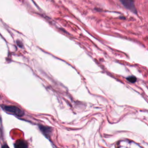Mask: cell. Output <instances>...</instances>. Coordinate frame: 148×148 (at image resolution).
I'll return each mask as SVG.
<instances>
[{
	"mask_svg": "<svg viewBox=\"0 0 148 148\" xmlns=\"http://www.w3.org/2000/svg\"><path fill=\"white\" fill-rule=\"evenodd\" d=\"M39 128L46 138H50V135L53 132V128L52 127L43 125H39Z\"/></svg>",
	"mask_w": 148,
	"mask_h": 148,
	"instance_id": "cell-3",
	"label": "cell"
},
{
	"mask_svg": "<svg viewBox=\"0 0 148 148\" xmlns=\"http://www.w3.org/2000/svg\"><path fill=\"white\" fill-rule=\"evenodd\" d=\"M127 80L131 83H135L137 81V78L134 76H131V77H127Z\"/></svg>",
	"mask_w": 148,
	"mask_h": 148,
	"instance_id": "cell-5",
	"label": "cell"
},
{
	"mask_svg": "<svg viewBox=\"0 0 148 148\" xmlns=\"http://www.w3.org/2000/svg\"><path fill=\"white\" fill-rule=\"evenodd\" d=\"M2 148H10V147H9V146H8V145L4 144V145H3L2 146Z\"/></svg>",
	"mask_w": 148,
	"mask_h": 148,
	"instance_id": "cell-6",
	"label": "cell"
},
{
	"mask_svg": "<svg viewBox=\"0 0 148 148\" xmlns=\"http://www.w3.org/2000/svg\"><path fill=\"white\" fill-rule=\"evenodd\" d=\"M2 108L5 112L14 115L18 117H22L24 115L25 113L24 111L20 109L19 107L13 105H2Z\"/></svg>",
	"mask_w": 148,
	"mask_h": 148,
	"instance_id": "cell-1",
	"label": "cell"
},
{
	"mask_svg": "<svg viewBox=\"0 0 148 148\" xmlns=\"http://www.w3.org/2000/svg\"><path fill=\"white\" fill-rule=\"evenodd\" d=\"M15 148H28V143L23 139H19L14 144Z\"/></svg>",
	"mask_w": 148,
	"mask_h": 148,
	"instance_id": "cell-4",
	"label": "cell"
},
{
	"mask_svg": "<svg viewBox=\"0 0 148 148\" xmlns=\"http://www.w3.org/2000/svg\"><path fill=\"white\" fill-rule=\"evenodd\" d=\"M120 1L126 8L130 10L133 13H137V9L134 5V0H120Z\"/></svg>",
	"mask_w": 148,
	"mask_h": 148,
	"instance_id": "cell-2",
	"label": "cell"
}]
</instances>
